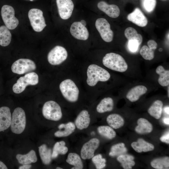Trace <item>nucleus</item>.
<instances>
[{
	"mask_svg": "<svg viewBox=\"0 0 169 169\" xmlns=\"http://www.w3.org/2000/svg\"><path fill=\"white\" fill-rule=\"evenodd\" d=\"M131 146L138 153L152 151L154 149L153 145L146 141L142 138H139L136 142L132 143Z\"/></svg>",
	"mask_w": 169,
	"mask_h": 169,
	"instance_id": "nucleus-22",
	"label": "nucleus"
},
{
	"mask_svg": "<svg viewBox=\"0 0 169 169\" xmlns=\"http://www.w3.org/2000/svg\"><path fill=\"white\" fill-rule=\"evenodd\" d=\"M124 34L128 40H136L140 45L142 42L143 38L142 35L138 33L137 31L133 28L129 27L126 28L124 32Z\"/></svg>",
	"mask_w": 169,
	"mask_h": 169,
	"instance_id": "nucleus-34",
	"label": "nucleus"
},
{
	"mask_svg": "<svg viewBox=\"0 0 169 169\" xmlns=\"http://www.w3.org/2000/svg\"><path fill=\"white\" fill-rule=\"evenodd\" d=\"M56 169H62L63 168L60 167H57Z\"/></svg>",
	"mask_w": 169,
	"mask_h": 169,
	"instance_id": "nucleus-47",
	"label": "nucleus"
},
{
	"mask_svg": "<svg viewBox=\"0 0 169 169\" xmlns=\"http://www.w3.org/2000/svg\"><path fill=\"white\" fill-rule=\"evenodd\" d=\"M127 151V149L123 143H120L113 146L109 153L110 156H115L124 154Z\"/></svg>",
	"mask_w": 169,
	"mask_h": 169,
	"instance_id": "nucleus-37",
	"label": "nucleus"
},
{
	"mask_svg": "<svg viewBox=\"0 0 169 169\" xmlns=\"http://www.w3.org/2000/svg\"><path fill=\"white\" fill-rule=\"evenodd\" d=\"M102 63L106 67L117 72H123L128 69L127 64L124 58L114 53L106 54L103 59Z\"/></svg>",
	"mask_w": 169,
	"mask_h": 169,
	"instance_id": "nucleus-2",
	"label": "nucleus"
},
{
	"mask_svg": "<svg viewBox=\"0 0 169 169\" xmlns=\"http://www.w3.org/2000/svg\"><path fill=\"white\" fill-rule=\"evenodd\" d=\"M11 120L9 108L6 106L0 108V132L7 129L10 127Z\"/></svg>",
	"mask_w": 169,
	"mask_h": 169,
	"instance_id": "nucleus-17",
	"label": "nucleus"
},
{
	"mask_svg": "<svg viewBox=\"0 0 169 169\" xmlns=\"http://www.w3.org/2000/svg\"><path fill=\"white\" fill-rule=\"evenodd\" d=\"M134 158L132 155L128 154H122L118 156L117 161L121 164L125 169H131L135 164Z\"/></svg>",
	"mask_w": 169,
	"mask_h": 169,
	"instance_id": "nucleus-32",
	"label": "nucleus"
},
{
	"mask_svg": "<svg viewBox=\"0 0 169 169\" xmlns=\"http://www.w3.org/2000/svg\"><path fill=\"white\" fill-rule=\"evenodd\" d=\"M146 87L142 85H138L132 88L127 93L126 98L130 101L134 102L138 100L140 96L147 91Z\"/></svg>",
	"mask_w": 169,
	"mask_h": 169,
	"instance_id": "nucleus-20",
	"label": "nucleus"
},
{
	"mask_svg": "<svg viewBox=\"0 0 169 169\" xmlns=\"http://www.w3.org/2000/svg\"><path fill=\"white\" fill-rule=\"evenodd\" d=\"M95 27L102 38L106 42H110L113 39L114 34L108 21L105 18H99L95 22Z\"/></svg>",
	"mask_w": 169,
	"mask_h": 169,
	"instance_id": "nucleus-11",
	"label": "nucleus"
},
{
	"mask_svg": "<svg viewBox=\"0 0 169 169\" xmlns=\"http://www.w3.org/2000/svg\"><path fill=\"white\" fill-rule=\"evenodd\" d=\"M156 72L159 75L158 80L159 84L162 86L169 85V70L165 69L162 66L159 65L156 69Z\"/></svg>",
	"mask_w": 169,
	"mask_h": 169,
	"instance_id": "nucleus-28",
	"label": "nucleus"
},
{
	"mask_svg": "<svg viewBox=\"0 0 169 169\" xmlns=\"http://www.w3.org/2000/svg\"><path fill=\"white\" fill-rule=\"evenodd\" d=\"M163 104L159 100L155 101L148 110L149 114L156 119L161 117L163 109Z\"/></svg>",
	"mask_w": 169,
	"mask_h": 169,
	"instance_id": "nucleus-27",
	"label": "nucleus"
},
{
	"mask_svg": "<svg viewBox=\"0 0 169 169\" xmlns=\"http://www.w3.org/2000/svg\"><path fill=\"white\" fill-rule=\"evenodd\" d=\"M31 0V1H32V0Z\"/></svg>",
	"mask_w": 169,
	"mask_h": 169,
	"instance_id": "nucleus-48",
	"label": "nucleus"
},
{
	"mask_svg": "<svg viewBox=\"0 0 169 169\" xmlns=\"http://www.w3.org/2000/svg\"><path fill=\"white\" fill-rule=\"evenodd\" d=\"M16 158L19 163L22 165L35 163L37 161L35 152L33 150H31L26 154H18Z\"/></svg>",
	"mask_w": 169,
	"mask_h": 169,
	"instance_id": "nucleus-26",
	"label": "nucleus"
},
{
	"mask_svg": "<svg viewBox=\"0 0 169 169\" xmlns=\"http://www.w3.org/2000/svg\"><path fill=\"white\" fill-rule=\"evenodd\" d=\"M42 113L46 119L55 121L59 120L62 116L60 106L53 100L48 101L44 103L43 107Z\"/></svg>",
	"mask_w": 169,
	"mask_h": 169,
	"instance_id": "nucleus-5",
	"label": "nucleus"
},
{
	"mask_svg": "<svg viewBox=\"0 0 169 169\" xmlns=\"http://www.w3.org/2000/svg\"><path fill=\"white\" fill-rule=\"evenodd\" d=\"M92 160L97 169L103 168L106 166V160L103 158L101 154L94 156L92 158Z\"/></svg>",
	"mask_w": 169,
	"mask_h": 169,
	"instance_id": "nucleus-38",
	"label": "nucleus"
},
{
	"mask_svg": "<svg viewBox=\"0 0 169 169\" xmlns=\"http://www.w3.org/2000/svg\"><path fill=\"white\" fill-rule=\"evenodd\" d=\"M6 165L3 162L0 161V169H7Z\"/></svg>",
	"mask_w": 169,
	"mask_h": 169,
	"instance_id": "nucleus-43",
	"label": "nucleus"
},
{
	"mask_svg": "<svg viewBox=\"0 0 169 169\" xmlns=\"http://www.w3.org/2000/svg\"><path fill=\"white\" fill-rule=\"evenodd\" d=\"M139 44L138 41L136 40H128V46L130 50L132 52H136L138 49Z\"/></svg>",
	"mask_w": 169,
	"mask_h": 169,
	"instance_id": "nucleus-40",
	"label": "nucleus"
},
{
	"mask_svg": "<svg viewBox=\"0 0 169 169\" xmlns=\"http://www.w3.org/2000/svg\"><path fill=\"white\" fill-rule=\"evenodd\" d=\"M137 125L136 127V131L139 134H145L151 132L153 130L151 123L147 120L140 118L137 121Z\"/></svg>",
	"mask_w": 169,
	"mask_h": 169,
	"instance_id": "nucleus-23",
	"label": "nucleus"
},
{
	"mask_svg": "<svg viewBox=\"0 0 169 169\" xmlns=\"http://www.w3.org/2000/svg\"><path fill=\"white\" fill-rule=\"evenodd\" d=\"M58 11L60 18L63 19H69L71 16L74 8V4L72 0H56Z\"/></svg>",
	"mask_w": 169,
	"mask_h": 169,
	"instance_id": "nucleus-13",
	"label": "nucleus"
},
{
	"mask_svg": "<svg viewBox=\"0 0 169 169\" xmlns=\"http://www.w3.org/2000/svg\"><path fill=\"white\" fill-rule=\"evenodd\" d=\"M147 45H143L141 48L140 54L146 60H151L154 57V51L157 47L156 42L153 40H149L147 42Z\"/></svg>",
	"mask_w": 169,
	"mask_h": 169,
	"instance_id": "nucleus-18",
	"label": "nucleus"
},
{
	"mask_svg": "<svg viewBox=\"0 0 169 169\" xmlns=\"http://www.w3.org/2000/svg\"><path fill=\"white\" fill-rule=\"evenodd\" d=\"M36 68V64L33 60L27 59H20L13 63L11 70L14 73L21 74L34 70Z\"/></svg>",
	"mask_w": 169,
	"mask_h": 169,
	"instance_id": "nucleus-9",
	"label": "nucleus"
},
{
	"mask_svg": "<svg viewBox=\"0 0 169 169\" xmlns=\"http://www.w3.org/2000/svg\"><path fill=\"white\" fill-rule=\"evenodd\" d=\"M15 11L11 6L5 5L1 9V15L6 27L10 30L15 29L19 24L18 19L15 16Z\"/></svg>",
	"mask_w": 169,
	"mask_h": 169,
	"instance_id": "nucleus-8",
	"label": "nucleus"
},
{
	"mask_svg": "<svg viewBox=\"0 0 169 169\" xmlns=\"http://www.w3.org/2000/svg\"><path fill=\"white\" fill-rule=\"evenodd\" d=\"M114 107L113 100L110 97H105L102 99L96 107V110L102 113L112 111Z\"/></svg>",
	"mask_w": 169,
	"mask_h": 169,
	"instance_id": "nucleus-24",
	"label": "nucleus"
},
{
	"mask_svg": "<svg viewBox=\"0 0 169 169\" xmlns=\"http://www.w3.org/2000/svg\"><path fill=\"white\" fill-rule=\"evenodd\" d=\"M71 35L78 40H86L89 36V33L87 28L83 25L80 22L73 23L70 28Z\"/></svg>",
	"mask_w": 169,
	"mask_h": 169,
	"instance_id": "nucleus-14",
	"label": "nucleus"
},
{
	"mask_svg": "<svg viewBox=\"0 0 169 169\" xmlns=\"http://www.w3.org/2000/svg\"><path fill=\"white\" fill-rule=\"evenodd\" d=\"M90 121V115L88 111L83 110L78 115L75 121V124L78 129L82 130L88 128Z\"/></svg>",
	"mask_w": 169,
	"mask_h": 169,
	"instance_id": "nucleus-19",
	"label": "nucleus"
},
{
	"mask_svg": "<svg viewBox=\"0 0 169 169\" xmlns=\"http://www.w3.org/2000/svg\"><path fill=\"white\" fill-rule=\"evenodd\" d=\"M68 53L64 47L57 45L54 47L49 53L48 60L52 65L60 64L67 58Z\"/></svg>",
	"mask_w": 169,
	"mask_h": 169,
	"instance_id": "nucleus-10",
	"label": "nucleus"
},
{
	"mask_svg": "<svg viewBox=\"0 0 169 169\" xmlns=\"http://www.w3.org/2000/svg\"><path fill=\"white\" fill-rule=\"evenodd\" d=\"M66 161L74 166L72 169H82L83 165L80 156L75 153H70L68 155Z\"/></svg>",
	"mask_w": 169,
	"mask_h": 169,
	"instance_id": "nucleus-30",
	"label": "nucleus"
},
{
	"mask_svg": "<svg viewBox=\"0 0 169 169\" xmlns=\"http://www.w3.org/2000/svg\"><path fill=\"white\" fill-rule=\"evenodd\" d=\"M97 131L100 135L109 139H113L116 135V132L113 129L108 126H99L97 128Z\"/></svg>",
	"mask_w": 169,
	"mask_h": 169,
	"instance_id": "nucleus-35",
	"label": "nucleus"
},
{
	"mask_svg": "<svg viewBox=\"0 0 169 169\" xmlns=\"http://www.w3.org/2000/svg\"><path fill=\"white\" fill-rule=\"evenodd\" d=\"M164 110L166 113L169 115V106H167L165 107Z\"/></svg>",
	"mask_w": 169,
	"mask_h": 169,
	"instance_id": "nucleus-45",
	"label": "nucleus"
},
{
	"mask_svg": "<svg viewBox=\"0 0 169 169\" xmlns=\"http://www.w3.org/2000/svg\"><path fill=\"white\" fill-rule=\"evenodd\" d=\"M59 89L64 98L71 102L77 101L79 90L74 82L70 79H65L60 83Z\"/></svg>",
	"mask_w": 169,
	"mask_h": 169,
	"instance_id": "nucleus-3",
	"label": "nucleus"
},
{
	"mask_svg": "<svg viewBox=\"0 0 169 169\" xmlns=\"http://www.w3.org/2000/svg\"><path fill=\"white\" fill-rule=\"evenodd\" d=\"M106 121L110 126L114 129H118L122 127L124 124L123 118L116 114L109 115L106 118Z\"/></svg>",
	"mask_w": 169,
	"mask_h": 169,
	"instance_id": "nucleus-25",
	"label": "nucleus"
},
{
	"mask_svg": "<svg viewBox=\"0 0 169 169\" xmlns=\"http://www.w3.org/2000/svg\"><path fill=\"white\" fill-rule=\"evenodd\" d=\"M29 18L31 26L37 32L42 31L46 26L43 12L37 8H32L28 12Z\"/></svg>",
	"mask_w": 169,
	"mask_h": 169,
	"instance_id": "nucleus-7",
	"label": "nucleus"
},
{
	"mask_svg": "<svg viewBox=\"0 0 169 169\" xmlns=\"http://www.w3.org/2000/svg\"><path fill=\"white\" fill-rule=\"evenodd\" d=\"M65 145V143L64 141L56 142L53 147L52 153V158H56L59 154H66L68 151V150L67 147Z\"/></svg>",
	"mask_w": 169,
	"mask_h": 169,
	"instance_id": "nucleus-33",
	"label": "nucleus"
},
{
	"mask_svg": "<svg viewBox=\"0 0 169 169\" xmlns=\"http://www.w3.org/2000/svg\"><path fill=\"white\" fill-rule=\"evenodd\" d=\"M86 82L90 86L95 85L98 81L105 82L109 80L110 75L104 69L95 64L90 65L87 71Z\"/></svg>",
	"mask_w": 169,
	"mask_h": 169,
	"instance_id": "nucleus-1",
	"label": "nucleus"
},
{
	"mask_svg": "<svg viewBox=\"0 0 169 169\" xmlns=\"http://www.w3.org/2000/svg\"><path fill=\"white\" fill-rule=\"evenodd\" d=\"M26 124L25 112L22 108L17 107L12 114L11 129L12 131L16 134L22 133L25 129Z\"/></svg>",
	"mask_w": 169,
	"mask_h": 169,
	"instance_id": "nucleus-4",
	"label": "nucleus"
},
{
	"mask_svg": "<svg viewBox=\"0 0 169 169\" xmlns=\"http://www.w3.org/2000/svg\"><path fill=\"white\" fill-rule=\"evenodd\" d=\"M80 22L84 26H86V23L84 20H82Z\"/></svg>",
	"mask_w": 169,
	"mask_h": 169,
	"instance_id": "nucleus-46",
	"label": "nucleus"
},
{
	"mask_svg": "<svg viewBox=\"0 0 169 169\" xmlns=\"http://www.w3.org/2000/svg\"><path fill=\"white\" fill-rule=\"evenodd\" d=\"M127 18L129 21L141 27L146 26L148 23L146 18L138 8H136L132 12L129 14Z\"/></svg>",
	"mask_w": 169,
	"mask_h": 169,
	"instance_id": "nucleus-15",
	"label": "nucleus"
},
{
	"mask_svg": "<svg viewBox=\"0 0 169 169\" xmlns=\"http://www.w3.org/2000/svg\"><path fill=\"white\" fill-rule=\"evenodd\" d=\"M99 140L93 138L85 143L83 146L80 151V156L83 160L90 159L94 156L95 150L100 145Z\"/></svg>",
	"mask_w": 169,
	"mask_h": 169,
	"instance_id": "nucleus-12",
	"label": "nucleus"
},
{
	"mask_svg": "<svg viewBox=\"0 0 169 169\" xmlns=\"http://www.w3.org/2000/svg\"><path fill=\"white\" fill-rule=\"evenodd\" d=\"M38 82V76L35 72L27 73L23 76L21 77L13 87V92L16 94L23 92L28 85H34Z\"/></svg>",
	"mask_w": 169,
	"mask_h": 169,
	"instance_id": "nucleus-6",
	"label": "nucleus"
},
{
	"mask_svg": "<svg viewBox=\"0 0 169 169\" xmlns=\"http://www.w3.org/2000/svg\"><path fill=\"white\" fill-rule=\"evenodd\" d=\"M39 152L41 160L44 165L49 164L52 159L51 149L45 144H43L38 147Z\"/></svg>",
	"mask_w": 169,
	"mask_h": 169,
	"instance_id": "nucleus-29",
	"label": "nucleus"
},
{
	"mask_svg": "<svg viewBox=\"0 0 169 169\" xmlns=\"http://www.w3.org/2000/svg\"><path fill=\"white\" fill-rule=\"evenodd\" d=\"M97 7L111 18H116L120 14L119 8L115 4L109 5L105 1H101L98 3Z\"/></svg>",
	"mask_w": 169,
	"mask_h": 169,
	"instance_id": "nucleus-16",
	"label": "nucleus"
},
{
	"mask_svg": "<svg viewBox=\"0 0 169 169\" xmlns=\"http://www.w3.org/2000/svg\"><path fill=\"white\" fill-rule=\"evenodd\" d=\"M58 128L59 130L54 133L55 136L58 137H65L70 135L74 131L75 125L73 122H69L66 124H60Z\"/></svg>",
	"mask_w": 169,
	"mask_h": 169,
	"instance_id": "nucleus-21",
	"label": "nucleus"
},
{
	"mask_svg": "<svg viewBox=\"0 0 169 169\" xmlns=\"http://www.w3.org/2000/svg\"><path fill=\"white\" fill-rule=\"evenodd\" d=\"M31 167V165L29 164L23 165V166H20L19 167V169H30Z\"/></svg>",
	"mask_w": 169,
	"mask_h": 169,
	"instance_id": "nucleus-42",
	"label": "nucleus"
},
{
	"mask_svg": "<svg viewBox=\"0 0 169 169\" xmlns=\"http://www.w3.org/2000/svg\"><path fill=\"white\" fill-rule=\"evenodd\" d=\"M151 165L153 167L156 169H168L169 157L166 156L155 159L151 161Z\"/></svg>",
	"mask_w": 169,
	"mask_h": 169,
	"instance_id": "nucleus-36",
	"label": "nucleus"
},
{
	"mask_svg": "<svg viewBox=\"0 0 169 169\" xmlns=\"http://www.w3.org/2000/svg\"><path fill=\"white\" fill-rule=\"evenodd\" d=\"M12 35L9 29L5 25L0 27V45L7 46L11 41Z\"/></svg>",
	"mask_w": 169,
	"mask_h": 169,
	"instance_id": "nucleus-31",
	"label": "nucleus"
},
{
	"mask_svg": "<svg viewBox=\"0 0 169 169\" xmlns=\"http://www.w3.org/2000/svg\"><path fill=\"white\" fill-rule=\"evenodd\" d=\"M143 8L147 12L151 13L155 9L156 4V0H142Z\"/></svg>",
	"mask_w": 169,
	"mask_h": 169,
	"instance_id": "nucleus-39",
	"label": "nucleus"
},
{
	"mask_svg": "<svg viewBox=\"0 0 169 169\" xmlns=\"http://www.w3.org/2000/svg\"><path fill=\"white\" fill-rule=\"evenodd\" d=\"M163 121L165 124L169 125V120L168 117H164L163 119Z\"/></svg>",
	"mask_w": 169,
	"mask_h": 169,
	"instance_id": "nucleus-44",
	"label": "nucleus"
},
{
	"mask_svg": "<svg viewBox=\"0 0 169 169\" xmlns=\"http://www.w3.org/2000/svg\"><path fill=\"white\" fill-rule=\"evenodd\" d=\"M160 140L162 142L169 143V133L168 131L160 138Z\"/></svg>",
	"mask_w": 169,
	"mask_h": 169,
	"instance_id": "nucleus-41",
	"label": "nucleus"
}]
</instances>
